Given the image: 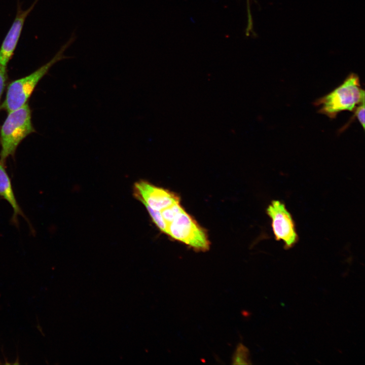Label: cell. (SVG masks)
<instances>
[{
  "label": "cell",
  "mask_w": 365,
  "mask_h": 365,
  "mask_svg": "<svg viewBox=\"0 0 365 365\" xmlns=\"http://www.w3.org/2000/svg\"><path fill=\"white\" fill-rule=\"evenodd\" d=\"M76 39V35L74 32L69 40L49 62L30 75L12 82L9 85L6 98L1 104L0 109L10 112L22 107L26 103L39 82L54 64L62 59L73 57L65 56L63 53Z\"/></svg>",
  "instance_id": "cell-1"
},
{
  "label": "cell",
  "mask_w": 365,
  "mask_h": 365,
  "mask_svg": "<svg viewBox=\"0 0 365 365\" xmlns=\"http://www.w3.org/2000/svg\"><path fill=\"white\" fill-rule=\"evenodd\" d=\"M363 102L364 91L361 88L359 77L351 73L341 85L317 99L314 104L320 106L319 113L334 119L341 112H353L357 106Z\"/></svg>",
  "instance_id": "cell-2"
},
{
  "label": "cell",
  "mask_w": 365,
  "mask_h": 365,
  "mask_svg": "<svg viewBox=\"0 0 365 365\" xmlns=\"http://www.w3.org/2000/svg\"><path fill=\"white\" fill-rule=\"evenodd\" d=\"M8 113L0 132V160L3 162L9 157H14L21 141L35 132L31 122V111L28 102Z\"/></svg>",
  "instance_id": "cell-3"
},
{
  "label": "cell",
  "mask_w": 365,
  "mask_h": 365,
  "mask_svg": "<svg viewBox=\"0 0 365 365\" xmlns=\"http://www.w3.org/2000/svg\"><path fill=\"white\" fill-rule=\"evenodd\" d=\"M167 235L196 251L204 252L210 248L206 232L184 209L168 224Z\"/></svg>",
  "instance_id": "cell-4"
},
{
  "label": "cell",
  "mask_w": 365,
  "mask_h": 365,
  "mask_svg": "<svg viewBox=\"0 0 365 365\" xmlns=\"http://www.w3.org/2000/svg\"><path fill=\"white\" fill-rule=\"evenodd\" d=\"M266 212L271 218L275 239L282 241L285 249L293 247L298 240V236L294 221L284 204L279 200H273Z\"/></svg>",
  "instance_id": "cell-5"
},
{
  "label": "cell",
  "mask_w": 365,
  "mask_h": 365,
  "mask_svg": "<svg viewBox=\"0 0 365 365\" xmlns=\"http://www.w3.org/2000/svg\"><path fill=\"white\" fill-rule=\"evenodd\" d=\"M134 196L143 205H147L158 211L180 202L179 196L173 192L143 180L135 183Z\"/></svg>",
  "instance_id": "cell-6"
},
{
  "label": "cell",
  "mask_w": 365,
  "mask_h": 365,
  "mask_svg": "<svg viewBox=\"0 0 365 365\" xmlns=\"http://www.w3.org/2000/svg\"><path fill=\"white\" fill-rule=\"evenodd\" d=\"M38 1L35 0L25 10H22L21 5L18 2L16 17L0 47V63L2 65L6 67L11 59L19 41L25 19Z\"/></svg>",
  "instance_id": "cell-7"
},
{
  "label": "cell",
  "mask_w": 365,
  "mask_h": 365,
  "mask_svg": "<svg viewBox=\"0 0 365 365\" xmlns=\"http://www.w3.org/2000/svg\"><path fill=\"white\" fill-rule=\"evenodd\" d=\"M0 197L9 203L13 209V213L11 221L13 224L17 226L18 225V217L21 216L28 223L30 228H32L29 220L24 214L15 197L11 178L6 169L5 162L1 160Z\"/></svg>",
  "instance_id": "cell-8"
},
{
  "label": "cell",
  "mask_w": 365,
  "mask_h": 365,
  "mask_svg": "<svg viewBox=\"0 0 365 365\" xmlns=\"http://www.w3.org/2000/svg\"><path fill=\"white\" fill-rule=\"evenodd\" d=\"M232 362L234 364H251L249 350L242 343L236 347L232 356Z\"/></svg>",
  "instance_id": "cell-9"
},
{
  "label": "cell",
  "mask_w": 365,
  "mask_h": 365,
  "mask_svg": "<svg viewBox=\"0 0 365 365\" xmlns=\"http://www.w3.org/2000/svg\"><path fill=\"white\" fill-rule=\"evenodd\" d=\"M144 205L154 224L161 232L167 234V225L163 219L160 211L154 210L147 205Z\"/></svg>",
  "instance_id": "cell-10"
},
{
  "label": "cell",
  "mask_w": 365,
  "mask_h": 365,
  "mask_svg": "<svg viewBox=\"0 0 365 365\" xmlns=\"http://www.w3.org/2000/svg\"><path fill=\"white\" fill-rule=\"evenodd\" d=\"M184 208L180 204V202L174 203L171 206L160 211L162 216L168 225L173 221L175 216Z\"/></svg>",
  "instance_id": "cell-11"
},
{
  "label": "cell",
  "mask_w": 365,
  "mask_h": 365,
  "mask_svg": "<svg viewBox=\"0 0 365 365\" xmlns=\"http://www.w3.org/2000/svg\"><path fill=\"white\" fill-rule=\"evenodd\" d=\"M353 118L356 117L359 123L364 129V102L360 103L353 111Z\"/></svg>",
  "instance_id": "cell-12"
},
{
  "label": "cell",
  "mask_w": 365,
  "mask_h": 365,
  "mask_svg": "<svg viewBox=\"0 0 365 365\" xmlns=\"http://www.w3.org/2000/svg\"><path fill=\"white\" fill-rule=\"evenodd\" d=\"M7 77L6 67L0 63V102L6 87Z\"/></svg>",
  "instance_id": "cell-13"
},
{
  "label": "cell",
  "mask_w": 365,
  "mask_h": 365,
  "mask_svg": "<svg viewBox=\"0 0 365 365\" xmlns=\"http://www.w3.org/2000/svg\"><path fill=\"white\" fill-rule=\"evenodd\" d=\"M247 4H247L248 5V20L251 21V18L250 13L249 6V0H247Z\"/></svg>",
  "instance_id": "cell-14"
}]
</instances>
